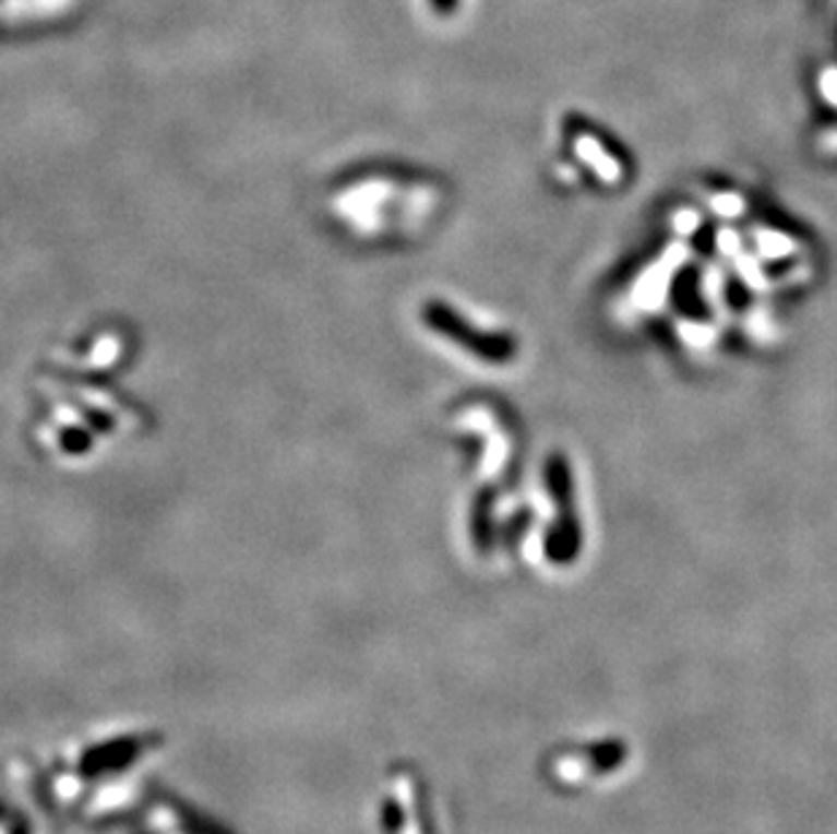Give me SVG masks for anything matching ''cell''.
Masks as SVG:
<instances>
[{"label":"cell","instance_id":"6da1fadb","mask_svg":"<svg viewBox=\"0 0 837 834\" xmlns=\"http://www.w3.org/2000/svg\"><path fill=\"white\" fill-rule=\"evenodd\" d=\"M423 320L442 334L445 339L456 342L466 349V353L477 355V358L488 360V364H504V360L513 358V342L507 336H493V334H480V331L471 329L456 309L445 307L440 301H429L423 307Z\"/></svg>","mask_w":837,"mask_h":834}]
</instances>
